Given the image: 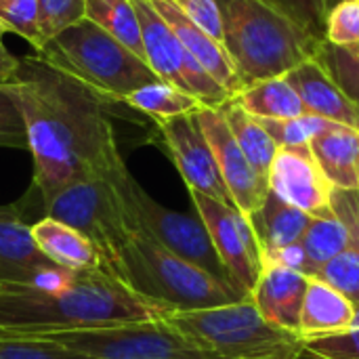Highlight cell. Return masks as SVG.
I'll list each match as a JSON object with an SVG mask.
<instances>
[{
    "label": "cell",
    "instance_id": "6da1fadb",
    "mask_svg": "<svg viewBox=\"0 0 359 359\" xmlns=\"http://www.w3.org/2000/svg\"><path fill=\"white\" fill-rule=\"evenodd\" d=\"M8 84L25 118L34 189L42 202L78 179H116L126 170L109 120V99L42 55L19 57Z\"/></svg>",
    "mask_w": 359,
    "mask_h": 359
},
{
    "label": "cell",
    "instance_id": "7a4b0ae2",
    "mask_svg": "<svg viewBox=\"0 0 359 359\" xmlns=\"http://www.w3.org/2000/svg\"><path fill=\"white\" fill-rule=\"evenodd\" d=\"M164 311L105 267L69 271L55 284H0V334L101 328L164 320Z\"/></svg>",
    "mask_w": 359,
    "mask_h": 359
},
{
    "label": "cell",
    "instance_id": "3957f363",
    "mask_svg": "<svg viewBox=\"0 0 359 359\" xmlns=\"http://www.w3.org/2000/svg\"><path fill=\"white\" fill-rule=\"evenodd\" d=\"M225 48L244 86L286 76L318 59L326 40L311 36L273 0H219Z\"/></svg>",
    "mask_w": 359,
    "mask_h": 359
},
{
    "label": "cell",
    "instance_id": "277c9868",
    "mask_svg": "<svg viewBox=\"0 0 359 359\" xmlns=\"http://www.w3.org/2000/svg\"><path fill=\"white\" fill-rule=\"evenodd\" d=\"M118 276L166 316L246 299V294H240L200 267L179 259L141 231H137L124 246Z\"/></svg>",
    "mask_w": 359,
    "mask_h": 359
},
{
    "label": "cell",
    "instance_id": "5b68a950",
    "mask_svg": "<svg viewBox=\"0 0 359 359\" xmlns=\"http://www.w3.org/2000/svg\"><path fill=\"white\" fill-rule=\"evenodd\" d=\"M36 55L76 76L111 103H124L130 93L160 80L145 59L86 17L46 40Z\"/></svg>",
    "mask_w": 359,
    "mask_h": 359
},
{
    "label": "cell",
    "instance_id": "8992f818",
    "mask_svg": "<svg viewBox=\"0 0 359 359\" xmlns=\"http://www.w3.org/2000/svg\"><path fill=\"white\" fill-rule=\"evenodd\" d=\"M164 322L221 359H292L305 347L301 337L271 326L259 313L252 297L219 307L168 313Z\"/></svg>",
    "mask_w": 359,
    "mask_h": 359
},
{
    "label": "cell",
    "instance_id": "52a82bcc",
    "mask_svg": "<svg viewBox=\"0 0 359 359\" xmlns=\"http://www.w3.org/2000/svg\"><path fill=\"white\" fill-rule=\"evenodd\" d=\"M120 177L78 179L44 202L46 217L80 231L95 246L101 265L116 276L120 267V255L128 240L137 233L135 221L118 187Z\"/></svg>",
    "mask_w": 359,
    "mask_h": 359
},
{
    "label": "cell",
    "instance_id": "ba28073f",
    "mask_svg": "<svg viewBox=\"0 0 359 359\" xmlns=\"http://www.w3.org/2000/svg\"><path fill=\"white\" fill-rule=\"evenodd\" d=\"M93 359H221L164 320L27 334Z\"/></svg>",
    "mask_w": 359,
    "mask_h": 359
},
{
    "label": "cell",
    "instance_id": "9c48e42d",
    "mask_svg": "<svg viewBox=\"0 0 359 359\" xmlns=\"http://www.w3.org/2000/svg\"><path fill=\"white\" fill-rule=\"evenodd\" d=\"M120 194L124 198V204L135 221L137 231L145 233L179 259L200 267L202 271L210 273L219 282L227 284L229 288L238 290L240 294H246L236 280L231 278L229 269L217 255V248L200 219H191L187 215L175 212L158 204L126 170L118 179Z\"/></svg>",
    "mask_w": 359,
    "mask_h": 359
},
{
    "label": "cell",
    "instance_id": "30bf717a",
    "mask_svg": "<svg viewBox=\"0 0 359 359\" xmlns=\"http://www.w3.org/2000/svg\"><path fill=\"white\" fill-rule=\"evenodd\" d=\"M139 23L147 65L158 74L160 80L194 95L202 105L219 109L233 95L223 88L181 44L172 27L154 8L149 0H133Z\"/></svg>",
    "mask_w": 359,
    "mask_h": 359
},
{
    "label": "cell",
    "instance_id": "8fae6325",
    "mask_svg": "<svg viewBox=\"0 0 359 359\" xmlns=\"http://www.w3.org/2000/svg\"><path fill=\"white\" fill-rule=\"evenodd\" d=\"M198 219L204 223L217 255L244 292H252L263 271V250L248 217L231 204L189 189Z\"/></svg>",
    "mask_w": 359,
    "mask_h": 359
},
{
    "label": "cell",
    "instance_id": "7c38bea8",
    "mask_svg": "<svg viewBox=\"0 0 359 359\" xmlns=\"http://www.w3.org/2000/svg\"><path fill=\"white\" fill-rule=\"evenodd\" d=\"M162 135V141L181 172L187 189L200 191L225 204H233V198L219 172L210 143L206 141L196 114L177 116L168 120H154Z\"/></svg>",
    "mask_w": 359,
    "mask_h": 359
},
{
    "label": "cell",
    "instance_id": "4fadbf2b",
    "mask_svg": "<svg viewBox=\"0 0 359 359\" xmlns=\"http://www.w3.org/2000/svg\"><path fill=\"white\" fill-rule=\"evenodd\" d=\"M196 120L206 137V141L212 147L219 172L233 198V204L250 217L267 198L269 194V181L263 177L246 158L242 147L238 145L225 116L221 109L215 107H200L196 111Z\"/></svg>",
    "mask_w": 359,
    "mask_h": 359
},
{
    "label": "cell",
    "instance_id": "5bb4252c",
    "mask_svg": "<svg viewBox=\"0 0 359 359\" xmlns=\"http://www.w3.org/2000/svg\"><path fill=\"white\" fill-rule=\"evenodd\" d=\"M269 191L309 217L332 215V185L316 162L309 145L280 147L269 168Z\"/></svg>",
    "mask_w": 359,
    "mask_h": 359
},
{
    "label": "cell",
    "instance_id": "9a60e30c",
    "mask_svg": "<svg viewBox=\"0 0 359 359\" xmlns=\"http://www.w3.org/2000/svg\"><path fill=\"white\" fill-rule=\"evenodd\" d=\"M69 271L57 267L36 244L19 208L0 206V284H55Z\"/></svg>",
    "mask_w": 359,
    "mask_h": 359
},
{
    "label": "cell",
    "instance_id": "2e32d148",
    "mask_svg": "<svg viewBox=\"0 0 359 359\" xmlns=\"http://www.w3.org/2000/svg\"><path fill=\"white\" fill-rule=\"evenodd\" d=\"M307 284H309V276L263 259V271L250 297L259 313L271 326L299 337L301 309H303Z\"/></svg>",
    "mask_w": 359,
    "mask_h": 359
},
{
    "label": "cell",
    "instance_id": "e0dca14e",
    "mask_svg": "<svg viewBox=\"0 0 359 359\" xmlns=\"http://www.w3.org/2000/svg\"><path fill=\"white\" fill-rule=\"evenodd\" d=\"M154 8L164 17V21L172 27L181 44L187 48V53L223 86L227 88L233 97L244 88L236 65L227 53V48L208 36L204 29H200L181 8L175 0H149Z\"/></svg>",
    "mask_w": 359,
    "mask_h": 359
},
{
    "label": "cell",
    "instance_id": "ac0fdd59",
    "mask_svg": "<svg viewBox=\"0 0 359 359\" xmlns=\"http://www.w3.org/2000/svg\"><path fill=\"white\" fill-rule=\"evenodd\" d=\"M288 82L299 93L305 111L326 118L334 124L359 128V107L334 82L320 59H309L286 74Z\"/></svg>",
    "mask_w": 359,
    "mask_h": 359
},
{
    "label": "cell",
    "instance_id": "d6986e66",
    "mask_svg": "<svg viewBox=\"0 0 359 359\" xmlns=\"http://www.w3.org/2000/svg\"><path fill=\"white\" fill-rule=\"evenodd\" d=\"M358 318L353 303L322 278L311 276L301 309L299 337L305 341L349 330Z\"/></svg>",
    "mask_w": 359,
    "mask_h": 359
},
{
    "label": "cell",
    "instance_id": "ffe728a7",
    "mask_svg": "<svg viewBox=\"0 0 359 359\" xmlns=\"http://www.w3.org/2000/svg\"><path fill=\"white\" fill-rule=\"evenodd\" d=\"M309 147L332 187L359 191V128L334 124Z\"/></svg>",
    "mask_w": 359,
    "mask_h": 359
},
{
    "label": "cell",
    "instance_id": "44dd1931",
    "mask_svg": "<svg viewBox=\"0 0 359 359\" xmlns=\"http://www.w3.org/2000/svg\"><path fill=\"white\" fill-rule=\"evenodd\" d=\"M32 236L38 248L61 269L65 271H84L93 267H103L95 246L74 227L57 221L42 219L32 225Z\"/></svg>",
    "mask_w": 359,
    "mask_h": 359
},
{
    "label": "cell",
    "instance_id": "7402d4cb",
    "mask_svg": "<svg viewBox=\"0 0 359 359\" xmlns=\"http://www.w3.org/2000/svg\"><path fill=\"white\" fill-rule=\"evenodd\" d=\"M248 221L265 255L276 248L301 242L305 229L311 223V217L269 191L263 204L248 217Z\"/></svg>",
    "mask_w": 359,
    "mask_h": 359
},
{
    "label": "cell",
    "instance_id": "603a6c76",
    "mask_svg": "<svg viewBox=\"0 0 359 359\" xmlns=\"http://www.w3.org/2000/svg\"><path fill=\"white\" fill-rule=\"evenodd\" d=\"M233 101L259 120H286L307 114L299 93L286 76L244 86Z\"/></svg>",
    "mask_w": 359,
    "mask_h": 359
},
{
    "label": "cell",
    "instance_id": "cb8c5ba5",
    "mask_svg": "<svg viewBox=\"0 0 359 359\" xmlns=\"http://www.w3.org/2000/svg\"><path fill=\"white\" fill-rule=\"evenodd\" d=\"M219 109L225 116V120H227V124H229L238 145L242 147V151L246 154L250 164L263 177H269V168H271V162H273L280 145L271 139V135L267 133L263 122L259 118L250 116L233 99H229Z\"/></svg>",
    "mask_w": 359,
    "mask_h": 359
},
{
    "label": "cell",
    "instance_id": "d4e9b609",
    "mask_svg": "<svg viewBox=\"0 0 359 359\" xmlns=\"http://www.w3.org/2000/svg\"><path fill=\"white\" fill-rule=\"evenodd\" d=\"M301 244L309 257L311 276H318V271L326 263L345 252L349 246H359L349 227L334 212L328 217H311V223L305 229Z\"/></svg>",
    "mask_w": 359,
    "mask_h": 359
},
{
    "label": "cell",
    "instance_id": "484cf974",
    "mask_svg": "<svg viewBox=\"0 0 359 359\" xmlns=\"http://www.w3.org/2000/svg\"><path fill=\"white\" fill-rule=\"evenodd\" d=\"M84 17L103 27L135 55L145 59L141 23L133 0H86Z\"/></svg>",
    "mask_w": 359,
    "mask_h": 359
},
{
    "label": "cell",
    "instance_id": "4316f807",
    "mask_svg": "<svg viewBox=\"0 0 359 359\" xmlns=\"http://www.w3.org/2000/svg\"><path fill=\"white\" fill-rule=\"evenodd\" d=\"M124 103L141 114H147L154 120H168V118H177V116L196 114L200 107H204L194 95H189L164 80L141 86L139 90L130 93L124 99Z\"/></svg>",
    "mask_w": 359,
    "mask_h": 359
},
{
    "label": "cell",
    "instance_id": "83f0119b",
    "mask_svg": "<svg viewBox=\"0 0 359 359\" xmlns=\"http://www.w3.org/2000/svg\"><path fill=\"white\" fill-rule=\"evenodd\" d=\"M0 27L4 34L21 36L36 53L44 46L38 21V0H0Z\"/></svg>",
    "mask_w": 359,
    "mask_h": 359
},
{
    "label": "cell",
    "instance_id": "f1b7e54d",
    "mask_svg": "<svg viewBox=\"0 0 359 359\" xmlns=\"http://www.w3.org/2000/svg\"><path fill=\"white\" fill-rule=\"evenodd\" d=\"M261 122L280 147L309 145L318 135L334 126V122L313 114H303L286 120H261Z\"/></svg>",
    "mask_w": 359,
    "mask_h": 359
},
{
    "label": "cell",
    "instance_id": "f546056e",
    "mask_svg": "<svg viewBox=\"0 0 359 359\" xmlns=\"http://www.w3.org/2000/svg\"><path fill=\"white\" fill-rule=\"evenodd\" d=\"M316 278H322L339 292H343L359 313V246H349L345 252L326 263Z\"/></svg>",
    "mask_w": 359,
    "mask_h": 359
},
{
    "label": "cell",
    "instance_id": "4dcf8cb0",
    "mask_svg": "<svg viewBox=\"0 0 359 359\" xmlns=\"http://www.w3.org/2000/svg\"><path fill=\"white\" fill-rule=\"evenodd\" d=\"M0 359H93L50 341L0 334Z\"/></svg>",
    "mask_w": 359,
    "mask_h": 359
},
{
    "label": "cell",
    "instance_id": "1f68e13d",
    "mask_svg": "<svg viewBox=\"0 0 359 359\" xmlns=\"http://www.w3.org/2000/svg\"><path fill=\"white\" fill-rule=\"evenodd\" d=\"M0 147L29 149L25 118L8 82H0Z\"/></svg>",
    "mask_w": 359,
    "mask_h": 359
},
{
    "label": "cell",
    "instance_id": "d6a6232c",
    "mask_svg": "<svg viewBox=\"0 0 359 359\" xmlns=\"http://www.w3.org/2000/svg\"><path fill=\"white\" fill-rule=\"evenodd\" d=\"M326 42L349 53L359 44V2H337L326 19Z\"/></svg>",
    "mask_w": 359,
    "mask_h": 359
},
{
    "label": "cell",
    "instance_id": "836d02e7",
    "mask_svg": "<svg viewBox=\"0 0 359 359\" xmlns=\"http://www.w3.org/2000/svg\"><path fill=\"white\" fill-rule=\"evenodd\" d=\"M86 0H38L40 34L46 40L84 19Z\"/></svg>",
    "mask_w": 359,
    "mask_h": 359
},
{
    "label": "cell",
    "instance_id": "e575fe53",
    "mask_svg": "<svg viewBox=\"0 0 359 359\" xmlns=\"http://www.w3.org/2000/svg\"><path fill=\"white\" fill-rule=\"evenodd\" d=\"M322 65L334 78V82L351 97V101L359 107V57L351 55L345 48L324 44L320 57Z\"/></svg>",
    "mask_w": 359,
    "mask_h": 359
},
{
    "label": "cell",
    "instance_id": "d590c367",
    "mask_svg": "<svg viewBox=\"0 0 359 359\" xmlns=\"http://www.w3.org/2000/svg\"><path fill=\"white\" fill-rule=\"evenodd\" d=\"M311 36L326 40V19L330 13L328 0H273Z\"/></svg>",
    "mask_w": 359,
    "mask_h": 359
},
{
    "label": "cell",
    "instance_id": "8d00e7d4",
    "mask_svg": "<svg viewBox=\"0 0 359 359\" xmlns=\"http://www.w3.org/2000/svg\"><path fill=\"white\" fill-rule=\"evenodd\" d=\"M305 347L326 359H359V313L349 330L305 341Z\"/></svg>",
    "mask_w": 359,
    "mask_h": 359
},
{
    "label": "cell",
    "instance_id": "74e56055",
    "mask_svg": "<svg viewBox=\"0 0 359 359\" xmlns=\"http://www.w3.org/2000/svg\"><path fill=\"white\" fill-rule=\"evenodd\" d=\"M179 8L208 36L219 40L225 46V29L219 0H175Z\"/></svg>",
    "mask_w": 359,
    "mask_h": 359
},
{
    "label": "cell",
    "instance_id": "f35d334b",
    "mask_svg": "<svg viewBox=\"0 0 359 359\" xmlns=\"http://www.w3.org/2000/svg\"><path fill=\"white\" fill-rule=\"evenodd\" d=\"M263 259L276 263V265H282V267H288V269H294V271H301L305 276L311 278V265H309V257L303 248L301 242H294V244H288V246H282V248H276L271 252H265Z\"/></svg>",
    "mask_w": 359,
    "mask_h": 359
},
{
    "label": "cell",
    "instance_id": "ab89813d",
    "mask_svg": "<svg viewBox=\"0 0 359 359\" xmlns=\"http://www.w3.org/2000/svg\"><path fill=\"white\" fill-rule=\"evenodd\" d=\"M2 34H4V29L0 27V82H8L19 65V57L11 55L6 50V46L2 44Z\"/></svg>",
    "mask_w": 359,
    "mask_h": 359
},
{
    "label": "cell",
    "instance_id": "60d3db41",
    "mask_svg": "<svg viewBox=\"0 0 359 359\" xmlns=\"http://www.w3.org/2000/svg\"><path fill=\"white\" fill-rule=\"evenodd\" d=\"M292 359H326V358H322V355H318V353H313V351H309L307 347H303L297 355Z\"/></svg>",
    "mask_w": 359,
    "mask_h": 359
},
{
    "label": "cell",
    "instance_id": "b9f144b4",
    "mask_svg": "<svg viewBox=\"0 0 359 359\" xmlns=\"http://www.w3.org/2000/svg\"><path fill=\"white\" fill-rule=\"evenodd\" d=\"M351 55H355V57H359V44H358V46H355V50H353Z\"/></svg>",
    "mask_w": 359,
    "mask_h": 359
},
{
    "label": "cell",
    "instance_id": "7bdbcfd3",
    "mask_svg": "<svg viewBox=\"0 0 359 359\" xmlns=\"http://www.w3.org/2000/svg\"><path fill=\"white\" fill-rule=\"evenodd\" d=\"M328 2H330V8H332V6H334V4H337L339 0H328Z\"/></svg>",
    "mask_w": 359,
    "mask_h": 359
},
{
    "label": "cell",
    "instance_id": "ee69618b",
    "mask_svg": "<svg viewBox=\"0 0 359 359\" xmlns=\"http://www.w3.org/2000/svg\"><path fill=\"white\" fill-rule=\"evenodd\" d=\"M341 2V0H339ZM347 2H359V0H347Z\"/></svg>",
    "mask_w": 359,
    "mask_h": 359
},
{
    "label": "cell",
    "instance_id": "f6af8a7d",
    "mask_svg": "<svg viewBox=\"0 0 359 359\" xmlns=\"http://www.w3.org/2000/svg\"><path fill=\"white\" fill-rule=\"evenodd\" d=\"M328 4H330V2H328Z\"/></svg>",
    "mask_w": 359,
    "mask_h": 359
}]
</instances>
